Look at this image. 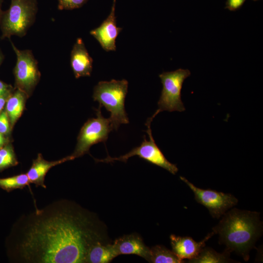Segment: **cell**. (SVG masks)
Masks as SVG:
<instances>
[{
    "label": "cell",
    "mask_w": 263,
    "mask_h": 263,
    "mask_svg": "<svg viewBox=\"0 0 263 263\" xmlns=\"http://www.w3.org/2000/svg\"><path fill=\"white\" fill-rule=\"evenodd\" d=\"M13 234L14 257L24 263H86L90 248L103 242L92 215L66 200L23 215Z\"/></svg>",
    "instance_id": "1"
},
{
    "label": "cell",
    "mask_w": 263,
    "mask_h": 263,
    "mask_svg": "<svg viewBox=\"0 0 263 263\" xmlns=\"http://www.w3.org/2000/svg\"><path fill=\"white\" fill-rule=\"evenodd\" d=\"M212 231L218 234L219 243L225 245V250L234 251L247 261L250 250L262 233L260 213L232 208L222 216Z\"/></svg>",
    "instance_id": "2"
},
{
    "label": "cell",
    "mask_w": 263,
    "mask_h": 263,
    "mask_svg": "<svg viewBox=\"0 0 263 263\" xmlns=\"http://www.w3.org/2000/svg\"><path fill=\"white\" fill-rule=\"evenodd\" d=\"M128 88V81L125 79L99 81L94 87V100L110 112L109 119L113 130H117L121 124L129 123L125 109Z\"/></svg>",
    "instance_id": "3"
},
{
    "label": "cell",
    "mask_w": 263,
    "mask_h": 263,
    "mask_svg": "<svg viewBox=\"0 0 263 263\" xmlns=\"http://www.w3.org/2000/svg\"><path fill=\"white\" fill-rule=\"evenodd\" d=\"M37 11V0H11L9 9L3 12L0 21L1 38L14 35L24 37L33 24Z\"/></svg>",
    "instance_id": "4"
},
{
    "label": "cell",
    "mask_w": 263,
    "mask_h": 263,
    "mask_svg": "<svg viewBox=\"0 0 263 263\" xmlns=\"http://www.w3.org/2000/svg\"><path fill=\"white\" fill-rule=\"evenodd\" d=\"M190 75L189 70L183 69L159 75L163 88L158 102V109L150 117L151 119L164 111L182 112L185 110L181 93L184 80Z\"/></svg>",
    "instance_id": "5"
},
{
    "label": "cell",
    "mask_w": 263,
    "mask_h": 263,
    "mask_svg": "<svg viewBox=\"0 0 263 263\" xmlns=\"http://www.w3.org/2000/svg\"><path fill=\"white\" fill-rule=\"evenodd\" d=\"M151 121L147 120L146 125L148 130L147 132L149 139L147 140L146 136H144V140L141 145L132 150L128 153L118 157H111L108 155L103 159H97V162L111 163L115 161L126 162L128 159L133 156H138L140 158L148 162L161 167L172 174H175L178 169L176 165L169 162L156 145L152 135L150 129Z\"/></svg>",
    "instance_id": "6"
},
{
    "label": "cell",
    "mask_w": 263,
    "mask_h": 263,
    "mask_svg": "<svg viewBox=\"0 0 263 263\" xmlns=\"http://www.w3.org/2000/svg\"><path fill=\"white\" fill-rule=\"evenodd\" d=\"M101 108L99 106L96 111V117L89 119L81 128L75 149L71 155L74 159L87 153L93 145L105 143L113 130L109 118L102 115Z\"/></svg>",
    "instance_id": "7"
},
{
    "label": "cell",
    "mask_w": 263,
    "mask_h": 263,
    "mask_svg": "<svg viewBox=\"0 0 263 263\" xmlns=\"http://www.w3.org/2000/svg\"><path fill=\"white\" fill-rule=\"evenodd\" d=\"M180 178L192 191L195 200L207 208L214 218H219L238 202V199L231 194L200 188L186 178L182 176Z\"/></svg>",
    "instance_id": "8"
},
{
    "label": "cell",
    "mask_w": 263,
    "mask_h": 263,
    "mask_svg": "<svg viewBox=\"0 0 263 263\" xmlns=\"http://www.w3.org/2000/svg\"><path fill=\"white\" fill-rule=\"evenodd\" d=\"M11 44L17 56L14 68L16 85L19 90L25 93H29L36 85L40 77L38 62L31 50H20L11 41Z\"/></svg>",
    "instance_id": "9"
},
{
    "label": "cell",
    "mask_w": 263,
    "mask_h": 263,
    "mask_svg": "<svg viewBox=\"0 0 263 263\" xmlns=\"http://www.w3.org/2000/svg\"><path fill=\"white\" fill-rule=\"evenodd\" d=\"M116 0H113L111 12L108 17L98 27L91 30L90 34L99 43L106 52L115 51L116 39L122 30L116 25L115 15Z\"/></svg>",
    "instance_id": "10"
},
{
    "label": "cell",
    "mask_w": 263,
    "mask_h": 263,
    "mask_svg": "<svg viewBox=\"0 0 263 263\" xmlns=\"http://www.w3.org/2000/svg\"><path fill=\"white\" fill-rule=\"evenodd\" d=\"M214 234L212 231L199 242H197L190 237H181L171 234L169 238L172 251L182 260H192L199 255L206 245V242Z\"/></svg>",
    "instance_id": "11"
},
{
    "label": "cell",
    "mask_w": 263,
    "mask_h": 263,
    "mask_svg": "<svg viewBox=\"0 0 263 263\" xmlns=\"http://www.w3.org/2000/svg\"><path fill=\"white\" fill-rule=\"evenodd\" d=\"M70 62L76 78L91 75L93 59L81 38H78L71 52Z\"/></svg>",
    "instance_id": "12"
},
{
    "label": "cell",
    "mask_w": 263,
    "mask_h": 263,
    "mask_svg": "<svg viewBox=\"0 0 263 263\" xmlns=\"http://www.w3.org/2000/svg\"><path fill=\"white\" fill-rule=\"evenodd\" d=\"M113 244L118 255H136L150 262V248L145 244L142 239L137 235H124L116 239Z\"/></svg>",
    "instance_id": "13"
},
{
    "label": "cell",
    "mask_w": 263,
    "mask_h": 263,
    "mask_svg": "<svg viewBox=\"0 0 263 263\" xmlns=\"http://www.w3.org/2000/svg\"><path fill=\"white\" fill-rule=\"evenodd\" d=\"M72 160L74 159L70 155L57 161H48L43 159L41 154H38L26 173L30 183L35 184L36 187L46 188L45 177L49 169L55 166Z\"/></svg>",
    "instance_id": "14"
},
{
    "label": "cell",
    "mask_w": 263,
    "mask_h": 263,
    "mask_svg": "<svg viewBox=\"0 0 263 263\" xmlns=\"http://www.w3.org/2000/svg\"><path fill=\"white\" fill-rule=\"evenodd\" d=\"M118 256L113 244L98 242L89 249L87 263H108Z\"/></svg>",
    "instance_id": "15"
},
{
    "label": "cell",
    "mask_w": 263,
    "mask_h": 263,
    "mask_svg": "<svg viewBox=\"0 0 263 263\" xmlns=\"http://www.w3.org/2000/svg\"><path fill=\"white\" fill-rule=\"evenodd\" d=\"M230 253L225 250L223 253L217 252L210 247L205 246L199 255L188 263H233L229 258Z\"/></svg>",
    "instance_id": "16"
},
{
    "label": "cell",
    "mask_w": 263,
    "mask_h": 263,
    "mask_svg": "<svg viewBox=\"0 0 263 263\" xmlns=\"http://www.w3.org/2000/svg\"><path fill=\"white\" fill-rule=\"evenodd\" d=\"M25 98V93L18 89L7 101L6 113L12 125L20 117L22 112Z\"/></svg>",
    "instance_id": "17"
},
{
    "label": "cell",
    "mask_w": 263,
    "mask_h": 263,
    "mask_svg": "<svg viewBox=\"0 0 263 263\" xmlns=\"http://www.w3.org/2000/svg\"><path fill=\"white\" fill-rule=\"evenodd\" d=\"M150 262L153 263H181L183 260L163 245H157L150 248Z\"/></svg>",
    "instance_id": "18"
},
{
    "label": "cell",
    "mask_w": 263,
    "mask_h": 263,
    "mask_svg": "<svg viewBox=\"0 0 263 263\" xmlns=\"http://www.w3.org/2000/svg\"><path fill=\"white\" fill-rule=\"evenodd\" d=\"M30 184L26 173L5 178H0V188L8 192L16 189L23 188L29 186Z\"/></svg>",
    "instance_id": "19"
},
{
    "label": "cell",
    "mask_w": 263,
    "mask_h": 263,
    "mask_svg": "<svg viewBox=\"0 0 263 263\" xmlns=\"http://www.w3.org/2000/svg\"><path fill=\"white\" fill-rule=\"evenodd\" d=\"M14 151L9 146L0 149V170L17 164Z\"/></svg>",
    "instance_id": "20"
},
{
    "label": "cell",
    "mask_w": 263,
    "mask_h": 263,
    "mask_svg": "<svg viewBox=\"0 0 263 263\" xmlns=\"http://www.w3.org/2000/svg\"><path fill=\"white\" fill-rule=\"evenodd\" d=\"M59 10H72L82 7L89 0H57Z\"/></svg>",
    "instance_id": "21"
},
{
    "label": "cell",
    "mask_w": 263,
    "mask_h": 263,
    "mask_svg": "<svg viewBox=\"0 0 263 263\" xmlns=\"http://www.w3.org/2000/svg\"><path fill=\"white\" fill-rule=\"evenodd\" d=\"M8 116L6 112L0 113V132L6 133L9 130Z\"/></svg>",
    "instance_id": "22"
},
{
    "label": "cell",
    "mask_w": 263,
    "mask_h": 263,
    "mask_svg": "<svg viewBox=\"0 0 263 263\" xmlns=\"http://www.w3.org/2000/svg\"><path fill=\"white\" fill-rule=\"evenodd\" d=\"M245 0H227L225 8L230 11L239 9L244 4Z\"/></svg>",
    "instance_id": "23"
},
{
    "label": "cell",
    "mask_w": 263,
    "mask_h": 263,
    "mask_svg": "<svg viewBox=\"0 0 263 263\" xmlns=\"http://www.w3.org/2000/svg\"><path fill=\"white\" fill-rule=\"evenodd\" d=\"M8 86L6 84L0 81V97L5 95L8 92Z\"/></svg>",
    "instance_id": "24"
},
{
    "label": "cell",
    "mask_w": 263,
    "mask_h": 263,
    "mask_svg": "<svg viewBox=\"0 0 263 263\" xmlns=\"http://www.w3.org/2000/svg\"><path fill=\"white\" fill-rule=\"evenodd\" d=\"M5 103V98L4 96L0 97V113Z\"/></svg>",
    "instance_id": "25"
},
{
    "label": "cell",
    "mask_w": 263,
    "mask_h": 263,
    "mask_svg": "<svg viewBox=\"0 0 263 263\" xmlns=\"http://www.w3.org/2000/svg\"><path fill=\"white\" fill-rule=\"evenodd\" d=\"M5 142V138L2 135V133L0 132V148L3 145Z\"/></svg>",
    "instance_id": "26"
},
{
    "label": "cell",
    "mask_w": 263,
    "mask_h": 263,
    "mask_svg": "<svg viewBox=\"0 0 263 263\" xmlns=\"http://www.w3.org/2000/svg\"><path fill=\"white\" fill-rule=\"evenodd\" d=\"M2 0H0V21L2 15V14H3V12L2 11L1 8Z\"/></svg>",
    "instance_id": "27"
},
{
    "label": "cell",
    "mask_w": 263,
    "mask_h": 263,
    "mask_svg": "<svg viewBox=\"0 0 263 263\" xmlns=\"http://www.w3.org/2000/svg\"><path fill=\"white\" fill-rule=\"evenodd\" d=\"M1 60H2V56H1V54L0 53V62H1Z\"/></svg>",
    "instance_id": "28"
},
{
    "label": "cell",
    "mask_w": 263,
    "mask_h": 263,
    "mask_svg": "<svg viewBox=\"0 0 263 263\" xmlns=\"http://www.w3.org/2000/svg\"><path fill=\"white\" fill-rule=\"evenodd\" d=\"M254 0V1H256V0Z\"/></svg>",
    "instance_id": "29"
}]
</instances>
